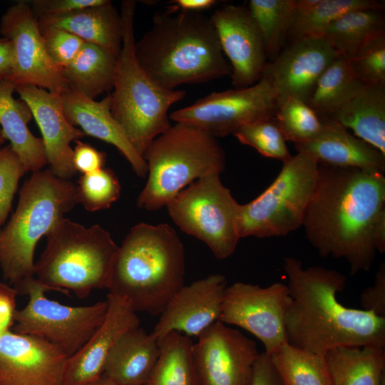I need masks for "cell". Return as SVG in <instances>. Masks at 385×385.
<instances>
[{
  "label": "cell",
  "mask_w": 385,
  "mask_h": 385,
  "mask_svg": "<svg viewBox=\"0 0 385 385\" xmlns=\"http://www.w3.org/2000/svg\"><path fill=\"white\" fill-rule=\"evenodd\" d=\"M384 209V174L319 165L302 227L319 255L345 260L354 275L372 267L373 228Z\"/></svg>",
  "instance_id": "obj_1"
},
{
  "label": "cell",
  "mask_w": 385,
  "mask_h": 385,
  "mask_svg": "<svg viewBox=\"0 0 385 385\" xmlns=\"http://www.w3.org/2000/svg\"><path fill=\"white\" fill-rule=\"evenodd\" d=\"M381 9H357L336 19L325 31L324 38L340 56L350 60L370 38L385 32Z\"/></svg>",
  "instance_id": "obj_32"
},
{
  "label": "cell",
  "mask_w": 385,
  "mask_h": 385,
  "mask_svg": "<svg viewBox=\"0 0 385 385\" xmlns=\"http://www.w3.org/2000/svg\"><path fill=\"white\" fill-rule=\"evenodd\" d=\"M37 19L38 26L61 29L86 43L100 46L119 54L122 46L123 22L120 13L111 1L58 16Z\"/></svg>",
  "instance_id": "obj_25"
},
{
  "label": "cell",
  "mask_w": 385,
  "mask_h": 385,
  "mask_svg": "<svg viewBox=\"0 0 385 385\" xmlns=\"http://www.w3.org/2000/svg\"><path fill=\"white\" fill-rule=\"evenodd\" d=\"M364 84L350 61L339 56L320 76L307 103L321 120H331Z\"/></svg>",
  "instance_id": "obj_31"
},
{
  "label": "cell",
  "mask_w": 385,
  "mask_h": 385,
  "mask_svg": "<svg viewBox=\"0 0 385 385\" xmlns=\"http://www.w3.org/2000/svg\"><path fill=\"white\" fill-rule=\"evenodd\" d=\"M190 337L172 332L159 343L160 356L145 385H200L192 358Z\"/></svg>",
  "instance_id": "obj_33"
},
{
  "label": "cell",
  "mask_w": 385,
  "mask_h": 385,
  "mask_svg": "<svg viewBox=\"0 0 385 385\" xmlns=\"http://www.w3.org/2000/svg\"><path fill=\"white\" fill-rule=\"evenodd\" d=\"M324 123L322 130L316 138L294 144L297 152L309 153L319 165L384 174V154L352 135L337 122L327 120Z\"/></svg>",
  "instance_id": "obj_23"
},
{
  "label": "cell",
  "mask_w": 385,
  "mask_h": 385,
  "mask_svg": "<svg viewBox=\"0 0 385 385\" xmlns=\"http://www.w3.org/2000/svg\"><path fill=\"white\" fill-rule=\"evenodd\" d=\"M118 58V54L85 42L63 74L68 87L95 99L113 88Z\"/></svg>",
  "instance_id": "obj_29"
},
{
  "label": "cell",
  "mask_w": 385,
  "mask_h": 385,
  "mask_svg": "<svg viewBox=\"0 0 385 385\" xmlns=\"http://www.w3.org/2000/svg\"><path fill=\"white\" fill-rule=\"evenodd\" d=\"M134 53L146 74L167 90L232 72L210 16L175 6L154 14L151 28L135 42Z\"/></svg>",
  "instance_id": "obj_3"
},
{
  "label": "cell",
  "mask_w": 385,
  "mask_h": 385,
  "mask_svg": "<svg viewBox=\"0 0 385 385\" xmlns=\"http://www.w3.org/2000/svg\"><path fill=\"white\" fill-rule=\"evenodd\" d=\"M39 29L48 56L61 69L74 60L85 43L78 36L61 29L39 27Z\"/></svg>",
  "instance_id": "obj_41"
},
{
  "label": "cell",
  "mask_w": 385,
  "mask_h": 385,
  "mask_svg": "<svg viewBox=\"0 0 385 385\" xmlns=\"http://www.w3.org/2000/svg\"><path fill=\"white\" fill-rule=\"evenodd\" d=\"M106 154L88 143L80 140L75 141L73 149V164L76 172L88 174L103 168Z\"/></svg>",
  "instance_id": "obj_44"
},
{
  "label": "cell",
  "mask_w": 385,
  "mask_h": 385,
  "mask_svg": "<svg viewBox=\"0 0 385 385\" xmlns=\"http://www.w3.org/2000/svg\"><path fill=\"white\" fill-rule=\"evenodd\" d=\"M67 359L45 340L10 330L0 336V385H63Z\"/></svg>",
  "instance_id": "obj_18"
},
{
  "label": "cell",
  "mask_w": 385,
  "mask_h": 385,
  "mask_svg": "<svg viewBox=\"0 0 385 385\" xmlns=\"http://www.w3.org/2000/svg\"><path fill=\"white\" fill-rule=\"evenodd\" d=\"M373 242L376 252L385 251V209L378 216L373 228Z\"/></svg>",
  "instance_id": "obj_48"
},
{
  "label": "cell",
  "mask_w": 385,
  "mask_h": 385,
  "mask_svg": "<svg viewBox=\"0 0 385 385\" xmlns=\"http://www.w3.org/2000/svg\"><path fill=\"white\" fill-rule=\"evenodd\" d=\"M77 204L76 185L48 168L34 172L23 184L16 209L2 230L0 267L18 294L34 278L38 240Z\"/></svg>",
  "instance_id": "obj_5"
},
{
  "label": "cell",
  "mask_w": 385,
  "mask_h": 385,
  "mask_svg": "<svg viewBox=\"0 0 385 385\" xmlns=\"http://www.w3.org/2000/svg\"><path fill=\"white\" fill-rule=\"evenodd\" d=\"M86 385H118L111 380H109L106 376L102 374L98 379L91 381L90 383Z\"/></svg>",
  "instance_id": "obj_50"
},
{
  "label": "cell",
  "mask_w": 385,
  "mask_h": 385,
  "mask_svg": "<svg viewBox=\"0 0 385 385\" xmlns=\"http://www.w3.org/2000/svg\"><path fill=\"white\" fill-rule=\"evenodd\" d=\"M318 174L317 161L304 152H297L283 163L265 190L252 201L240 204V238L285 236L302 227Z\"/></svg>",
  "instance_id": "obj_9"
},
{
  "label": "cell",
  "mask_w": 385,
  "mask_h": 385,
  "mask_svg": "<svg viewBox=\"0 0 385 385\" xmlns=\"http://www.w3.org/2000/svg\"><path fill=\"white\" fill-rule=\"evenodd\" d=\"M270 356L284 385H331L324 356L289 342Z\"/></svg>",
  "instance_id": "obj_34"
},
{
  "label": "cell",
  "mask_w": 385,
  "mask_h": 385,
  "mask_svg": "<svg viewBox=\"0 0 385 385\" xmlns=\"http://www.w3.org/2000/svg\"><path fill=\"white\" fill-rule=\"evenodd\" d=\"M290 302L287 285L284 283L262 287L236 282L225 290L219 321L253 334L270 355L288 342L284 318Z\"/></svg>",
  "instance_id": "obj_13"
},
{
  "label": "cell",
  "mask_w": 385,
  "mask_h": 385,
  "mask_svg": "<svg viewBox=\"0 0 385 385\" xmlns=\"http://www.w3.org/2000/svg\"><path fill=\"white\" fill-rule=\"evenodd\" d=\"M240 205L220 175L213 174L190 184L165 207L181 230L205 243L217 259L225 260L240 239Z\"/></svg>",
  "instance_id": "obj_10"
},
{
  "label": "cell",
  "mask_w": 385,
  "mask_h": 385,
  "mask_svg": "<svg viewBox=\"0 0 385 385\" xmlns=\"http://www.w3.org/2000/svg\"><path fill=\"white\" fill-rule=\"evenodd\" d=\"M0 34L12 43L15 86H34L61 94L68 87L63 69L48 56L36 18L29 4L20 1L7 9L0 21Z\"/></svg>",
  "instance_id": "obj_14"
},
{
  "label": "cell",
  "mask_w": 385,
  "mask_h": 385,
  "mask_svg": "<svg viewBox=\"0 0 385 385\" xmlns=\"http://www.w3.org/2000/svg\"><path fill=\"white\" fill-rule=\"evenodd\" d=\"M14 53L10 40L0 38V81L9 80L12 76Z\"/></svg>",
  "instance_id": "obj_47"
},
{
  "label": "cell",
  "mask_w": 385,
  "mask_h": 385,
  "mask_svg": "<svg viewBox=\"0 0 385 385\" xmlns=\"http://www.w3.org/2000/svg\"><path fill=\"white\" fill-rule=\"evenodd\" d=\"M109 0H31L27 1L34 16H58L89 6H101Z\"/></svg>",
  "instance_id": "obj_42"
},
{
  "label": "cell",
  "mask_w": 385,
  "mask_h": 385,
  "mask_svg": "<svg viewBox=\"0 0 385 385\" xmlns=\"http://www.w3.org/2000/svg\"><path fill=\"white\" fill-rule=\"evenodd\" d=\"M1 235H2V229L0 226V245H1Z\"/></svg>",
  "instance_id": "obj_53"
},
{
  "label": "cell",
  "mask_w": 385,
  "mask_h": 385,
  "mask_svg": "<svg viewBox=\"0 0 385 385\" xmlns=\"http://www.w3.org/2000/svg\"><path fill=\"white\" fill-rule=\"evenodd\" d=\"M233 135L242 144L253 148L266 158L284 163L292 156L275 115L245 125Z\"/></svg>",
  "instance_id": "obj_38"
},
{
  "label": "cell",
  "mask_w": 385,
  "mask_h": 385,
  "mask_svg": "<svg viewBox=\"0 0 385 385\" xmlns=\"http://www.w3.org/2000/svg\"><path fill=\"white\" fill-rule=\"evenodd\" d=\"M379 385H385V375L382 377Z\"/></svg>",
  "instance_id": "obj_52"
},
{
  "label": "cell",
  "mask_w": 385,
  "mask_h": 385,
  "mask_svg": "<svg viewBox=\"0 0 385 385\" xmlns=\"http://www.w3.org/2000/svg\"><path fill=\"white\" fill-rule=\"evenodd\" d=\"M324 357L331 385H379L385 375V347L340 346Z\"/></svg>",
  "instance_id": "obj_28"
},
{
  "label": "cell",
  "mask_w": 385,
  "mask_h": 385,
  "mask_svg": "<svg viewBox=\"0 0 385 385\" xmlns=\"http://www.w3.org/2000/svg\"><path fill=\"white\" fill-rule=\"evenodd\" d=\"M148 180L136 205L158 210L194 181L219 174L226 166L217 138L194 127L175 123L150 143L143 155Z\"/></svg>",
  "instance_id": "obj_8"
},
{
  "label": "cell",
  "mask_w": 385,
  "mask_h": 385,
  "mask_svg": "<svg viewBox=\"0 0 385 385\" xmlns=\"http://www.w3.org/2000/svg\"><path fill=\"white\" fill-rule=\"evenodd\" d=\"M6 139L4 136L3 132L0 128V150L3 148L2 145L5 142Z\"/></svg>",
  "instance_id": "obj_51"
},
{
  "label": "cell",
  "mask_w": 385,
  "mask_h": 385,
  "mask_svg": "<svg viewBox=\"0 0 385 385\" xmlns=\"http://www.w3.org/2000/svg\"><path fill=\"white\" fill-rule=\"evenodd\" d=\"M250 385H284L270 356L265 351L260 353L254 364Z\"/></svg>",
  "instance_id": "obj_46"
},
{
  "label": "cell",
  "mask_w": 385,
  "mask_h": 385,
  "mask_svg": "<svg viewBox=\"0 0 385 385\" xmlns=\"http://www.w3.org/2000/svg\"><path fill=\"white\" fill-rule=\"evenodd\" d=\"M60 96L65 116L71 125L79 127L84 135L114 145L138 176H146L148 166L145 159L134 149L111 113V94L96 101L68 87Z\"/></svg>",
  "instance_id": "obj_22"
},
{
  "label": "cell",
  "mask_w": 385,
  "mask_h": 385,
  "mask_svg": "<svg viewBox=\"0 0 385 385\" xmlns=\"http://www.w3.org/2000/svg\"><path fill=\"white\" fill-rule=\"evenodd\" d=\"M46 246L35 264L36 279L50 291L86 297L108 289L118 246L98 225L86 227L68 218L46 235Z\"/></svg>",
  "instance_id": "obj_7"
},
{
  "label": "cell",
  "mask_w": 385,
  "mask_h": 385,
  "mask_svg": "<svg viewBox=\"0 0 385 385\" xmlns=\"http://www.w3.org/2000/svg\"><path fill=\"white\" fill-rule=\"evenodd\" d=\"M106 315L82 348L67 359L63 385H86L103 373L106 358L118 339L140 327L137 312L125 299L108 294Z\"/></svg>",
  "instance_id": "obj_21"
},
{
  "label": "cell",
  "mask_w": 385,
  "mask_h": 385,
  "mask_svg": "<svg viewBox=\"0 0 385 385\" xmlns=\"http://www.w3.org/2000/svg\"><path fill=\"white\" fill-rule=\"evenodd\" d=\"M151 333L138 327L125 333L108 354L103 374L118 385H145L160 356Z\"/></svg>",
  "instance_id": "obj_24"
},
{
  "label": "cell",
  "mask_w": 385,
  "mask_h": 385,
  "mask_svg": "<svg viewBox=\"0 0 385 385\" xmlns=\"http://www.w3.org/2000/svg\"><path fill=\"white\" fill-rule=\"evenodd\" d=\"M277 107V93L270 79L262 76L246 88L210 93L172 112L169 118L217 138L234 135L245 125L274 116Z\"/></svg>",
  "instance_id": "obj_12"
},
{
  "label": "cell",
  "mask_w": 385,
  "mask_h": 385,
  "mask_svg": "<svg viewBox=\"0 0 385 385\" xmlns=\"http://www.w3.org/2000/svg\"><path fill=\"white\" fill-rule=\"evenodd\" d=\"M226 287V278L221 274L184 285L168 302L151 332L158 344L172 332L198 337L219 321Z\"/></svg>",
  "instance_id": "obj_19"
},
{
  "label": "cell",
  "mask_w": 385,
  "mask_h": 385,
  "mask_svg": "<svg viewBox=\"0 0 385 385\" xmlns=\"http://www.w3.org/2000/svg\"><path fill=\"white\" fill-rule=\"evenodd\" d=\"M26 173L18 155L9 144L0 150V226L11 210L20 179Z\"/></svg>",
  "instance_id": "obj_40"
},
{
  "label": "cell",
  "mask_w": 385,
  "mask_h": 385,
  "mask_svg": "<svg viewBox=\"0 0 385 385\" xmlns=\"http://www.w3.org/2000/svg\"><path fill=\"white\" fill-rule=\"evenodd\" d=\"M16 86L9 80L0 81V125L6 140L18 155L26 173L42 170L47 164L42 139L30 131L33 118L29 106L13 93Z\"/></svg>",
  "instance_id": "obj_26"
},
{
  "label": "cell",
  "mask_w": 385,
  "mask_h": 385,
  "mask_svg": "<svg viewBox=\"0 0 385 385\" xmlns=\"http://www.w3.org/2000/svg\"><path fill=\"white\" fill-rule=\"evenodd\" d=\"M362 309L385 318V262L380 264L372 286L363 290L360 296Z\"/></svg>",
  "instance_id": "obj_43"
},
{
  "label": "cell",
  "mask_w": 385,
  "mask_h": 385,
  "mask_svg": "<svg viewBox=\"0 0 385 385\" xmlns=\"http://www.w3.org/2000/svg\"><path fill=\"white\" fill-rule=\"evenodd\" d=\"M359 80L367 85L385 84V32L367 41L350 60Z\"/></svg>",
  "instance_id": "obj_39"
},
{
  "label": "cell",
  "mask_w": 385,
  "mask_h": 385,
  "mask_svg": "<svg viewBox=\"0 0 385 385\" xmlns=\"http://www.w3.org/2000/svg\"><path fill=\"white\" fill-rule=\"evenodd\" d=\"M283 269L291 297L284 318L289 344L322 356L340 346L385 347V318L337 299L346 285L344 274L321 266L304 268L294 257L284 259Z\"/></svg>",
  "instance_id": "obj_2"
},
{
  "label": "cell",
  "mask_w": 385,
  "mask_h": 385,
  "mask_svg": "<svg viewBox=\"0 0 385 385\" xmlns=\"http://www.w3.org/2000/svg\"><path fill=\"white\" fill-rule=\"evenodd\" d=\"M192 346L200 385H250L260 354L256 343L240 331L217 321Z\"/></svg>",
  "instance_id": "obj_15"
},
{
  "label": "cell",
  "mask_w": 385,
  "mask_h": 385,
  "mask_svg": "<svg viewBox=\"0 0 385 385\" xmlns=\"http://www.w3.org/2000/svg\"><path fill=\"white\" fill-rule=\"evenodd\" d=\"M275 118L286 140L294 144L314 139L324 124L306 102L291 96L279 104Z\"/></svg>",
  "instance_id": "obj_36"
},
{
  "label": "cell",
  "mask_w": 385,
  "mask_h": 385,
  "mask_svg": "<svg viewBox=\"0 0 385 385\" xmlns=\"http://www.w3.org/2000/svg\"><path fill=\"white\" fill-rule=\"evenodd\" d=\"M331 120L385 155V84H364Z\"/></svg>",
  "instance_id": "obj_27"
},
{
  "label": "cell",
  "mask_w": 385,
  "mask_h": 385,
  "mask_svg": "<svg viewBox=\"0 0 385 385\" xmlns=\"http://www.w3.org/2000/svg\"><path fill=\"white\" fill-rule=\"evenodd\" d=\"M210 19L232 68L235 88H246L262 76L268 63L260 32L245 5L225 4Z\"/></svg>",
  "instance_id": "obj_16"
},
{
  "label": "cell",
  "mask_w": 385,
  "mask_h": 385,
  "mask_svg": "<svg viewBox=\"0 0 385 385\" xmlns=\"http://www.w3.org/2000/svg\"><path fill=\"white\" fill-rule=\"evenodd\" d=\"M183 245L167 223L134 225L112 267L109 294L127 300L136 312L160 315L185 284Z\"/></svg>",
  "instance_id": "obj_4"
},
{
  "label": "cell",
  "mask_w": 385,
  "mask_h": 385,
  "mask_svg": "<svg viewBox=\"0 0 385 385\" xmlns=\"http://www.w3.org/2000/svg\"><path fill=\"white\" fill-rule=\"evenodd\" d=\"M16 92L30 108L42 135L47 163L59 178L76 174L71 143L84 136L66 119L61 96L34 86H16Z\"/></svg>",
  "instance_id": "obj_20"
},
{
  "label": "cell",
  "mask_w": 385,
  "mask_h": 385,
  "mask_svg": "<svg viewBox=\"0 0 385 385\" xmlns=\"http://www.w3.org/2000/svg\"><path fill=\"white\" fill-rule=\"evenodd\" d=\"M50 291L36 278L19 294L29 297L27 304L16 312L12 331L39 337L67 358L78 352L103 322L108 302L86 306L63 304L46 296Z\"/></svg>",
  "instance_id": "obj_11"
},
{
  "label": "cell",
  "mask_w": 385,
  "mask_h": 385,
  "mask_svg": "<svg viewBox=\"0 0 385 385\" xmlns=\"http://www.w3.org/2000/svg\"><path fill=\"white\" fill-rule=\"evenodd\" d=\"M339 56L323 37L294 41L268 61L262 76L275 90L278 106L289 96L307 103L320 76Z\"/></svg>",
  "instance_id": "obj_17"
},
{
  "label": "cell",
  "mask_w": 385,
  "mask_h": 385,
  "mask_svg": "<svg viewBox=\"0 0 385 385\" xmlns=\"http://www.w3.org/2000/svg\"><path fill=\"white\" fill-rule=\"evenodd\" d=\"M136 1L121 3L122 46L111 96V113L134 149L143 158L150 143L172 125L168 114L185 91L157 85L143 70L134 53Z\"/></svg>",
  "instance_id": "obj_6"
},
{
  "label": "cell",
  "mask_w": 385,
  "mask_h": 385,
  "mask_svg": "<svg viewBox=\"0 0 385 385\" xmlns=\"http://www.w3.org/2000/svg\"><path fill=\"white\" fill-rule=\"evenodd\" d=\"M297 0H250L248 10L262 36L268 61L282 51L294 21Z\"/></svg>",
  "instance_id": "obj_35"
},
{
  "label": "cell",
  "mask_w": 385,
  "mask_h": 385,
  "mask_svg": "<svg viewBox=\"0 0 385 385\" xmlns=\"http://www.w3.org/2000/svg\"><path fill=\"white\" fill-rule=\"evenodd\" d=\"M175 6L185 11L202 12L213 7L217 1L215 0H175Z\"/></svg>",
  "instance_id": "obj_49"
},
{
  "label": "cell",
  "mask_w": 385,
  "mask_h": 385,
  "mask_svg": "<svg viewBox=\"0 0 385 385\" xmlns=\"http://www.w3.org/2000/svg\"><path fill=\"white\" fill-rule=\"evenodd\" d=\"M384 4L376 0H297L294 21L288 33L290 42L320 38L336 19L357 9L384 10Z\"/></svg>",
  "instance_id": "obj_30"
},
{
  "label": "cell",
  "mask_w": 385,
  "mask_h": 385,
  "mask_svg": "<svg viewBox=\"0 0 385 385\" xmlns=\"http://www.w3.org/2000/svg\"><path fill=\"white\" fill-rule=\"evenodd\" d=\"M18 294L14 287L0 282V336L12 329Z\"/></svg>",
  "instance_id": "obj_45"
},
{
  "label": "cell",
  "mask_w": 385,
  "mask_h": 385,
  "mask_svg": "<svg viewBox=\"0 0 385 385\" xmlns=\"http://www.w3.org/2000/svg\"><path fill=\"white\" fill-rule=\"evenodd\" d=\"M120 190L115 173L103 168L79 178L76 185V202L89 212L108 209L119 198Z\"/></svg>",
  "instance_id": "obj_37"
}]
</instances>
